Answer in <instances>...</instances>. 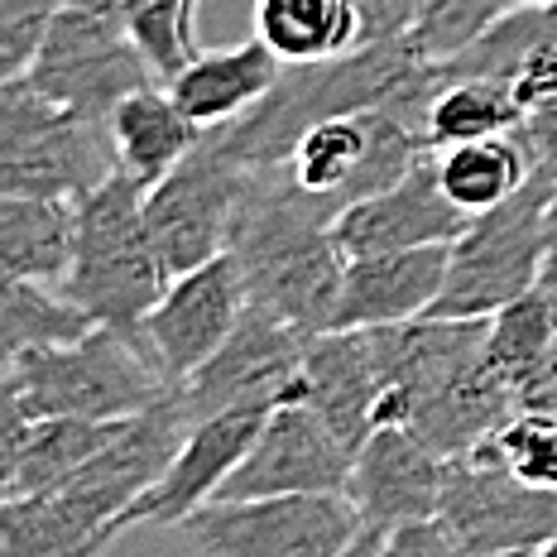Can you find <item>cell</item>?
<instances>
[{
  "label": "cell",
  "instance_id": "f1b7e54d",
  "mask_svg": "<svg viewBox=\"0 0 557 557\" xmlns=\"http://www.w3.org/2000/svg\"><path fill=\"white\" fill-rule=\"evenodd\" d=\"M97 327L87 308H77L58 284L39 278H5L0 284V346L5 361L25 351H49V346H73Z\"/></svg>",
  "mask_w": 557,
  "mask_h": 557
},
{
  "label": "cell",
  "instance_id": "2e32d148",
  "mask_svg": "<svg viewBox=\"0 0 557 557\" xmlns=\"http://www.w3.org/2000/svg\"><path fill=\"white\" fill-rule=\"evenodd\" d=\"M274 409H226L212 418H197L183 437L178 457L169 461V471L149 485L145 495L131 505L125 515V533L145 529V524H173L178 529L188 515H197L202 505H212L222 495V485L231 481V471L246 461V451L260 437L264 418Z\"/></svg>",
  "mask_w": 557,
  "mask_h": 557
},
{
  "label": "cell",
  "instance_id": "5bb4252c",
  "mask_svg": "<svg viewBox=\"0 0 557 557\" xmlns=\"http://www.w3.org/2000/svg\"><path fill=\"white\" fill-rule=\"evenodd\" d=\"M356 451L332 433V423L308 399H288L264 418L260 437L246 451L216 500H264V495H318L351 485Z\"/></svg>",
  "mask_w": 557,
  "mask_h": 557
},
{
  "label": "cell",
  "instance_id": "4dcf8cb0",
  "mask_svg": "<svg viewBox=\"0 0 557 557\" xmlns=\"http://www.w3.org/2000/svg\"><path fill=\"white\" fill-rule=\"evenodd\" d=\"M529 5H553V0H418L409 39L428 63H447V58L467 53L481 44L500 20Z\"/></svg>",
  "mask_w": 557,
  "mask_h": 557
},
{
  "label": "cell",
  "instance_id": "6da1fadb",
  "mask_svg": "<svg viewBox=\"0 0 557 557\" xmlns=\"http://www.w3.org/2000/svg\"><path fill=\"white\" fill-rule=\"evenodd\" d=\"M336 216L304 197L278 169L250 173L231 255L246 274L250 304L278 312L304 332H332L346 284V255L332 236Z\"/></svg>",
  "mask_w": 557,
  "mask_h": 557
},
{
  "label": "cell",
  "instance_id": "d590c367",
  "mask_svg": "<svg viewBox=\"0 0 557 557\" xmlns=\"http://www.w3.org/2000/svg\"><path fill=\"white\" fill-rule=\"evenodd\" d=\"M524 139L533 145V154L543 159V164H553L557 169V97L553 101H543V107H533L524 111Z\"/></svg>",
  "mask_w": 557,
  "mask_h": 557
},
{
  "label": "cell",
  "instance_id": "ab89813d",
  "mask_svg": "<svg viewBox=\"0 0 557 557\" xmlns=\"http://www.w3.org/2000/svg\"><path fill=\"white\" fill-rule=\"evenodd\" d=\"M481 557H539V548H500V553H481Z\"/></svg>",
  "mask_w": 557,
  "mask_h": 557
},
{
  "label": "cell",
  "instance_id": "d4e9b609",
  "mask_svg": "<svg viewBox=\"0 0 557 557\" xmlns=\"http://www.w3.org/2000/svg\"><path fill=\"white\" fill-rule=\"evenodd\" d=\"M77 255L73 197H0V270L5 278L63 284Z\"/></svg>",
  "mask_w": 557,
  "mask_h": 557
},
{
  "label": "cell",
  "instance_id": "44dd1931",
  "mask_svg": "<svg viewBox=\"0 0 557 557\" xmlns=\"http://www.w3.org/2000/svg\"><path fill=\"white\" fill-rule=\"evenodd\" d=\"M284 67H288L284 58L250 34V39H240V44L202 49L178 77H169L164 87L202 131H216V125H231L260 107L274 91L278 77H284Z\"/></svg>",
  "mask_w": 557,
  "mask_h": 557
},
{
  "label": "cell",
  "instance_id": "603a6c76",
  "mask_svg": "<svg viewBox=\"0 0 557 557\" xmlns=\"http://www.w3.org/2000/svg\"><path fill=\"white\" fill-rule=\"evenodd\" d=\"M519 125H524V107L505 77L461 73L451 63L433 67V87L423 97V145L433 154L451 145H471V139L515 135Z\"/></svg>",
  "mask_w": 557,
  "mask_h": 557
},
{
  "label": "cell",
  "instance_id": "cb8c5ba5",
  "mask_svg": "<svg viewBox=\"0 0 557 557\" xmlns=\"http://www.w3.org/2000/svg\"><path fill=\"white\" fill-rule=\"evenodd\" d=\"M107 125L115 139V154H121V169L135 173L145 188H154L169 169H178L207 139V131L169 97L164 83L131 91V97L111 111Z\"/></svg>",
  "mask_w": 557,
  "mask_h": 557
},
{
  "label": "cell",
  "instance_id": "52a82bcc",
  "mask_svg": "<svg viewBox=\"0 0 557 557\" xmlns=\"http://www.w3.org/2000/svg\"><path fill=\"white\" fill-rule=\"evenodd\" d=\"M423 154L433 149L418 135V115L404 101H394V107L332 115V121L312 125L288 149L278 173L318 207H327L332 216H342L361 197H375L380 188L399 183Z\"/></svg>",
  "mask_w": 557,
  "mask_h": 557
},
{
  "label": "cell",
  "instance_id": "ac0fdd59",
  "mask_svg": "<svg viewBox=\"0 0 557 557\" xmlns=\"http://www.w3.org/2000/svg\"><path fill=\"white\" fill-rule=\"evenodd\" d=\"M125 418H29L20 409H0V491L5 500L53 495L77 471L121 437Z\"/></svg>",
  "mask_w": 557,
  "mask_h": 557
},
{
  "label": "cell",
  "instance_id": "3957f363",
  "mask_svg": "<svg viewBox=\"0 0 557 557\" xmlns=\"http://www.w3.org/2000/svg\"><path fill=\"white\" fill-rule=\"evenodd\" d=\"M169 375L159 370L154 351L139 332L121 327H91L73 346H49V351H25L5 361V385H0V409H20L29 418H135L164 404Z\"/></svg>",
  "mask_w": 557,
  "mask_h": 557
},
{
  "label": "cell",
  "instance_id": "1f68e13d",
  "mask_svg": "<svg viewBox=\"0 0 557 557\" xmlns=\"http://www.w3.org/2000/svg\"><path fill=\"white\" fill-rule=\"evenodd\" d=\"M197 5L202 0H125L115 15L159 83L178 77L202 53L197 49Z\"/></svg>",
  "mask_w": 557,
  "mask_h": 557
},
{
  "label": "cell",
  "instance_id": "8992f818",
  "mask_svg": "<svg viewBox=\"0 0 557 557\" xmlns=\"http://www.w3.org/2000/svg\"><path fill=\"white\" fill-rule=\"evenodd\" d=\"M121 173L107 121H91L34 91L25 77L0 83V197L83 202Z\"/></svg>",
  "mask_w": 557,
  "mask_h": 557
},
{
  "label": "cell",
  "instance_id": "83f0119b",
  "mask_svg": "<svg viewBox=\"0 0 557 557\" xmlns=\"http://www.w3.org/2000/svg\"><path fill=\"white\" fill-rule=\"evenodd\" d=\"M121 533L97 529L63 495L0 505V557H101Z\"/></svg>",
  "mask_w": 557,
  "mask_h": 557
},
{
  "label": "cell",
  "instance_id": "9c48e42d",
  "mask_svg": "<svg viewBox=\"0 0 557 557\" xmlns=\"http://www.w3.org/2000/svg\"><path fill=\"white\" fill-rule=\"evenodd\" d=\"M25 83L77 115L111 121V111L121 107L131 91L154 87L159 77L115 15L63 5V15L53 20L39 58L29 63Z\"/></svg>",
  "mask_w": 557,
  "mask_h": 557
},
{
  "label": "cell",
  "instance_id": "74e56055",
  "mask_svg": "<svg viewBox=\"0 0 557 557\" xmlns=\"http://www.w3.org/2000/svg\"><path fill=\"white\" fill-rule=\"evenodd\" d=\"M385 539H389V533H380V529H366L361 539L351 543V548H346V553H336V557H385Z\"/></svg>",
  "mask_w": 557,
  "mask_h": 557
},
{
  "label": "cell",
  "instance_id": "9a60e30c",
  "mask_svg": "<svg viewBox=\"0 0 557 557\" xmlns=\"http://www.w3.org/2000/svg\"><path fill=\"white\" fill-rule=\"evenodd\" d=\"M467 226L471 216L451 202L443 178H437V154H423L399 183L346 207L332 222V236L346 260H356V255H385L413 246H451Z\"/></svg>",
  "mask_w": 557,
  "mask_h": 557
},
{
  "label": "cell",
  "instance_id": "4fadbf2b",
  "mask_svg": "<svg viewBox=\"0 0 557 557\" xmlns=\"http://www.w3.org/2000/svg\"><path fill=\"white\" fill-rule=\"evenodd\" d=\"M246 308H250L246 274H240L236 255L226 250L188 274L169 278L164 298L139 322V336H145V346L154 351L169 385L178 389L222 351V342L236 332Z\"/></svg>",
  "mask_w": 557,
  "mask_h": 557
},
{
  "label": "cell",
  "instance_id": "ba28073f",
  "mask_svg": "<svg viewBox=\"0 0 557 557\" xmlns=\"http://www.w3.org/2000/svg\"><path fill=\"white\" fill-rule=\"evenodd\" d=\"M197 557H336L366 533L346 491L212 500L178 524Z\"/></svg>",
  "mask_w": 557,
  "mask_h": 557
},
{
  "label": "cell",
  "instance_id": "7402d4cb",
  "mask_svg": "<svg viewBox=\"0 0 557 557\" xmlns=\"http://www.w3.org/2000/svg\"><path fill=\"white\" fill-rule=\"evenodd\" d=\"M461 73H495L505 77L519 107L533 111L557 97V0L553 5H529L500 20L481 44L467 53L447 58Z\"/></svg>",
  "mask_w": 557,
  "mask_h": 557
},
{
  "label": "cell",
  "instance_id": "f35d334b",
  "mask_svg": "<svg viewBox=\"0 0 557 557\" xmlns=\"http://www.w3.org/2000/svg\"><path fill=\"white\" fill-rule=\"evenodd\" d=\"M67 5H83V10H97V15H121L125 0H67Z\"/></svg>",
  "mask_w": 557,
  "mask_h": 557
},
{
  "label": "cell",
  "instance_id": "d6986e66",
  "mask_svg": "<svg viewBox=\"0 0 557 557\" xmlns=\"http://www.w3.org/2000/svg\"><path fill=\"white\" fill-rule=\"evenodd\" d=\"M447 255L451 246H413V250L346 260V284L332 332H361V327L428 318L447 284Z\"/></svg>",
  "mask_w": 557,
  "mask_h": 557
},
{
  "label": "cell",
  "instance_id": "7a4b0ae2",
  "mask_svg": "<svg viewBox=\"0 0 557 557\" xmlns=\"http://www.w3.org/2000/svg\"><path fill=\"white\" fill-rule=\"evenodd\" d=\"M428 73H433V63L418 53L409 34L361 44L356 53L322 58V63H288L260 107L231 125H216L212 135L240 169H278L312 125L332 121V115L394 107L399 97L423 87Z\"/></svg>",
  "mask_w": 557,
  "mask_h": 557
},
{
  "label": "cell",
  "instance_id": "d6a6232c",
  "mask_svg": "<svg viewBox=\"0 0 557 557\" xmlns=\"http://www.w3.org/2000/svg\"><path fill=\"white\" fill-rule=\"evenodd\" d=\"M481 447L505 471H515L519 481L557 495V413L553 409H519Z\"/></svg>",
  "mask_w": 557,
  "mask_h": 557
},
{
  "label": "cell",
  "instance_id": "ffe728a7",
  "mask_svg": "<svg viewBox=\"0 0 557 557\" xmlns=\"http://www.w3.org/2000/svg\"><path fill=\"white\" fill-rule=\"evenodd\" d=\"M380 394H385V385H380L366 332H318L308 342L298 399H308L327 418L332 433L351 451H361V443L375 433Z\"/></svg>",
  "mask_w": 557,
  "mask_h": 557
},
{
  "label": "cell",
  "instance_id": "f546056e",
  "mask_svg": "<svg viewBox=\"0 0 557 557\" xmlns=\"http://www.w3.org/2000/svg\"><path fill=\"white\" fill-rule=\"evenodd\" d=\"M557 346V294L548 284L529 288L524 298H515L500 308L485 327V361H491L515 389H524V380L553 356Z\"/></svg>",
  "mask_w": 557,
  "mask_h": 557
},
{
  "label": "cell",
  "instance_id": "484cf974",
  "mask_svg": "<svg viewBox=\"0 0 557 557\" xmlns=\"http://www.w3.org/2000/svg\"><path fill=\"white\" fill-rule=\"evenodd\" d=\"M255 39L284 63H322L366 44L361 0H255Z\"/></svg>",
  "mask_w": 557,
  "mask_h": 557
},
{
  "label": "cell",
  "instance_id": "8d00e7d4",
  "mask_svg": "<svg viewBox=\"0 0 557 557\" xmlns=\"http://www.w3.org/2000/svg\"><path fill=\"white\" fill-rule=\"evenodd\" d=\"M519 409H553L557 413V346H553L548 361L524 380V389H519Z\"/></svg>",
  "mask_w": 557,
  "mask_h": 557
},
{
  "label": "cell",
  "instance_id": "7c38bea8",
  "mask_svg": "<svg viewBox=\"0 0 557 557\" xmlns=\"http://www.w3.org/2000/svg\"><path fill=\"white\" fill-rule=\"evenodd\" d=\"M437 519L467 557L500 548H548L557 539V495L519 481L485 447L447 457V485Z\"/></svg>",
  "mask_w": 557,
  "mask_h": 557
},
{
  "label": "cell",
  "instance_id": "4316f807",
  "mask_svg": "<svg viewBox=\"0 0 557 557\" xmlns=\"http://www.w3.org/2000/svg\"><path fill=\"white\" fill-rule=\"evenodd\" d=\"M539 169H543V159L533 154L524 131L437 149V178H443L447 197L467 216H481V212L505 207L515 193L529 188Z\"/></svg>",
  "mask_w": 557,
  "mask_h": 557
},
{
  "label": "cell",
  "instance_id": "5b68a950",
  "mask_svg": "<svg viewBox=\"0 0 557 557\" xmlns=\"http://www.w3.org/2000/svg\"><path fill=\"white\" fill-rule=\"evenodd\" d=\"M553 197L557 169L543 164L524 193H515L495 212L471 216V226L451 240L447 284L433 304V318H495L543 284Z\"/></svg>",
  "mask_w": 557,
  "mask_h": 557
},
{
  "label": "cell",
  "instance_id": "e575fe53",
  "mask_svg": "<svg viewBox=\"0 0 557 557\" xmlns=\"http://www.w3.org/2000/svg\"><path fill=\"white\" fill-rule=\"evenodd\" d=\"M385 557H467L443 519H418L385 539Z\"/></svg>",
  "mask_w": 557,
  "mask_h": 557
},
{
  "label": "cell",
  "instance_id": "8fae6325",
  "mask_svg": "<svg viewBox=\"0 0 557 557\" xmlns=\"http://www.w3.org/2000/svg\"><path fill=\"white\" fill-rule=\"evenodd\" d=\"M312 332L284 322L278 312L250 304L240 312L236 332L222 342L188 385H178V399L188 418H212L226 409H278V404L298 399V380H304Z\"/></svg>",
  "mask_w": 557,
  "mask_h": 557
},
{
  "label": "cell",
  "instance_id": "836d02e7",
  "mask_svg": "<svg viewBox=\"0 0 557 557\" xmlns=\"http://www.w3.org/2000/svg\"><path fill=\"white\" fill-rule=\"evenodd\" d=\"M67 0H0V83L25 77Z\"/></svg>",
  "mask_w": 557,
  "mask_h": 557
},
{
  "label": "cell",
  "instance_id": "277c9868",
  "mask_svg": "<svg viewBox=\"0 0 557 557\" xmlns=\"http://www.w3.org/2000/svg\"><path fill=\"white\" fill-rule=\"evenodd\" d=\"M145 193V183L121 169L77 202V255L58 288L87 308L97 327L139 332L169 288V270L149 236Z\"/></svg>",
  "mask_w": 557,
  "mask_h": 557
},
{
  "label": "cell",
  "instance_id": "60d3db41",
  "mask_svg": "<svg viewBox=\"0 0 557 557\" xmlns=\"http://www.w3.org/2000/svg\"><path fill=\"white\" fill-rule=\"evenodd\" d=\"M539 557H557V539L548 543V548H539Z\"/></svg>",
  "mask_w": 557,
  "mask_h": 557
},
{
  "label": "cell",
  "instance_id": "e0dca14e",
  "mask_svg": "<svg viewBox=\"0 0 557 557\" xmlns=\"http://www.w3.org/2000/svg\"><path fill=\"white\" fill-rule=\"evenodd\" d=\"M447 485V457L428 447L409 423H385L361 443L346 495L361 509L366 529L394 533L418 519H437Z\"/></svg>",
  "mask_w": 557,
  "mask_h": 557
},
{
  "label": "cell",
  "instance_id": "30bf717a",
  "mask_svg": "<svg viewBox=\"0 0 557 557\" xmlns=\"http://www.w3.org/2000/svg\"><path fill=\"white\" fill-rule=\"evenodd\" d=\"M246 188H250V169H240L216 145V135L207 131L202 145L145 193L149 236H154L169 278L231 250V231H236Z\"/></svg>",
  "mask_w": 557,
  "mask_h": 557
}]
</instances>
